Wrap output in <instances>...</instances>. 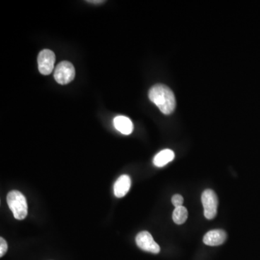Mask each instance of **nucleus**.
I'll use <instances>...</instances> for the list:
<instances>
[{
    "instance_id": "obj_9",
    "label": "nucleus",
    "mask_w": 260,
    "mask_h": 260,
    "mask_svg": "<svg viewBox=\"0 0 260 260\" xmlns=\"http://www.w3.org/2000/svg\"><path fill=\"white\" fill-rule=\"evenodd\" d=\"M114 125L118 131L120 132L121 134L129 135L133 133V122L129 118L124 116H118L114 119Z\"/></svg>"
},
{
    "instance_id": "obj_5",
    "label": "nucleus",
    "mask_w": 260,
    "mask_h": 260,
    "mask_svg": "<svg viewBox=\"0 0 260 260\" xmlns=\"http://www.w3.org/2000/svg\"><path fill=\"white\" fill-rule=\"evenodd\" d=\"M56 56L54 53L49 49H44L38 56V64L39 72L44 75L52 73L55 64Z\"/></svg>"
},
{
    "instance_id": "obj_14",
    "label": "nucleus",
    "mask_w": 260,
    "mask_h": 260,
    "mask_svg": "<svg viewBox=\"0 0 260 260\" xmlns=\"http://www.w3.org/2000/svg\"><path fill=\"white\" fill-rule=\"evenodd\" d=\"M88 3H94V4H97V3H104V1H101V0H99V1H88Z\"/></svg>"
},
{
    "instance_id": "obj_8",
    "label": "nucleus",
    "mask_w": 260,
    "mask_h": 260,
    "mask_svg": "<svg viewBox=\"0 0 260 260\" xmlns=\"http://www.w3.org/2000/svg\"><path fill=\"white\" fill-rule=\"evenodd\" d=\"M131 187V179L128 175H122L118 178L114 185V195L118 198L125 196Z\"/></svg>"
},
{
    "instance_id": "obj_7",
    "label": "nucleus",
    "mask_w": 260,
    "mask_h": 260,
    "mask_svg": "<svg viewBox=\"0 0 260 260\" xmlns=\"http://www.w3.org/2000/svg\"><path fill=\"white\" fill-rule=\"evenodd\" d=\"M227 234L223 230L216 229L210 231L203 238V242L206 245L215 246L221 245L226 240Z\"/></svg>"
},
{
    "instance_id": "obj_13",
    "label": "nucleus",
    "mask_w": 260,
    "mask_h": 260,
    "mask_svg": "<svg viewBox=\"0 0 260 260\" xmlns=\"http://www.w3.org/2000/svg\"><path fill=\"white\" fill-rule=\"evenodd\" d=\"M8 246L6 241L3 237L0 238V256L3 257L8 251Z\"/></svg>"
},
{
    "instance_id": "obj_3",
    "label": "nucleus",
    "mask_w": 260,
    "mask_h": 260,
    "mask_svg": "<svg viewBox=\"0 0 260 260\" xmlns=\"http://www.w3.org/2000/svg\"><path fill=\"white\" fill-rule=\"evenodd\" d=\"M202 203L204 208L205 218L212 220L216 216L218 212V197L212 189H206L202 194Z\"/></svg>"
},
{
    "instance_id": "obj_6",
    "label": "nucleus",
    "mask_w": 260,
    "mask_h": 260,
    "mask_svg": "<svg viewBox=\"0 0 260 260\" xmlns=\"http://www.w3.org/2000/svg\"><path fill=\"white\" fill-rule=\"evenodd\" d=\"M136 244L142 250L158 254L160 251V246L154 241L151 234L148 232H142L137 235Z\"/></svg>"
},
{
    "instance_id": "obj_1",
    "label": "nucleus",
    "mask_w": 260,
    "mask_h": 260,
    "mask_svg": "<svg viewBox=\"0 0 260 260\" xmlns=\"http://www.w3.org/2000/svg\"><path fill=\"white\" fill-rule=\"evenodd\" d=\"M149 99L164 114H170L176 107V99L172 90L167 85L157 84L150 88Z\"/></svg>"
},
{
    "instance_id": "obj_4",
    "label": "nucleus",
    "mask_w": 260,
    "mask_h": 260,
    "mask_svg": "<svg viewBox=\"0 0 260 260\" xmlns=\"http://www.w3.org/2000/svg\"><path fill=\"white\" fill-rule=\"evenodd\" d=\"M75 70L74 66L68 61H63L56 67L54 77L58 83L66 85L74 80Z\"/></svg>"
},
{
    "instance_id": "obj_2",
    "label": "nucleus",
    "mask_w": 260,
    "mask_h": 260,
    "mask_svg": "<svg viewBox=\"0 0 260 260\" xmlns=\"http://www.w3.org/2000/svg\"><path fill=\"white\" fill-rule=\"evenodd\" d=\"M7 202L15 219L23 220L26 218L28 215V204L26 198L20 191H10L7 197Z\"/></svg>"
},
{
    "instance_id": "obj_12",
    "label": "nucleus",
    "mask_w": 260,
    "mask_h": 260,
    "mask_svg": "<svg viewBox=\"0 0 260 260\" xmlns=\"http://www.w3.org/2000/svg\"><path fill=\"white\" fill-rule=\"evenodd\" d=\"M172 202L175 208H178V207L182 206L183 203H184V198L180 194H175L173 196Z\"/></svg>"
},
{
    "instance_id": "obj_11",
    "label": "nucleus",
    "mask_w": 260,
    "mask_h": 260,
    "mask_svg": "<svg viewBox=\"0 0 260 260\" xmlns=\"http://www.w3.org/2000/svg\"><path fill=\"white\" fill-rule=\"evenodd\" d=\"M188 218V211L184 206L175 208L173 213V220L178 225H181L186 222Z\"/></svg>"
},
{
    "instance_id": "obj_10",
    "label": "nucleus",
    "mask_w": 260,
    "mask_h": 260,
    "mask_svg": "<svg viewBox=\"0 0 260 260\" xmlns=\"http://www.w3.org/2000/svg\"><path fill=\"white\" fill-rule=\"evenodd\" d=\"M175 157L173 150L170 149H165L159 152L153 158V164L155 167H162L167 165L169 162H172Z\"/></svg>"
}]
</instances>
